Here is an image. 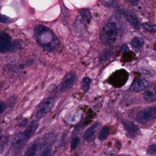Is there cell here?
Masks as SVG:
<instances>
[{"label": "cell", "mask_w": 156, "mask_h": 156, "mask_svg": "<svg viewBox=\"0 0 156 156\" xmlns=\"http://www.w3.org/2000/svg\"><path fill=\"white\" fill-rule=\"evenodd\" d=\"M34 36L38 44L48 52L55 51L60 45L58 39L52 31L43 25L37 26L34 28Z\"/></svg>", "instance_id": "1"}, {"label": "cell", "mask_w": 156, "mask_h": 156, "mask_svg": "<svg viewBox=\"0 0 156 156\" xmlns=\"http://www.w3.org/2000/svg\"><path fill=\"white\" fill-rule=\"evenodd\" d=\"M118 35V29L116 24L109 23L104 26L101 31L100 39L103 44L110 45L116 41Z\"/></svg>", "instance_id": "2"}, {"label": "cell", "mask_w": 156, "mask_h": 156, "mask_svg": "<svg viewBox=\"0 0 156 156\" xmlns=\"http://www.w3.org/2000/svg\"><path fill=\"white\" fill-rule=\"evenodd\" d=\"M19 42H12L11 37L4 32H0V53H7L15 52L19 47Z\"/></svg>", "instance_id": "3"}, {"label": "cell", "mask_w": 156, "mask_h": 156, "mask_svg": "<svg viewBox=\"0 0 156 156\" xmlns=\"http://www.w3.org/2000/svg\"><path fill=\"white\" fill-rule=\"evenodd\" d=\"M91 16L90 11L83 10L78 13L74 23L76 30H82L90 22Z\"/></svg>", "instance_id": "4"}, {"label": "cell", "mask_w": 156, "mask_h": 156, "mask_svg": "<svg viewBox=\"0 0 156 156\" xmlns=\"http://www.w3.org/2000/svg\"><path fill=\"white\" fill-rule=\"evenodd\" d=\"M156 108L151 106L141 111L137 115V120L141 124H146L156 118Z\"/></svg>", "instance_id": "5"}, {"label": "cell", "mask_w": 156, "mask_h": 156, "mask_svg": "<svg viewBox=\"0 0 156 156\" xmlns=\"http://www.w3.org/2000/svg\"><path fill=\"white\" fill-rule=\"evenodd\" d=\"M54 99L52 98H48L42 101L39 104L36 114V118H42L46 114L49 112L54 106Z\"/></svg>", "instance_id": "6"}, {"label": "cell", "mask_w": 156, "mask_h": 156, "mask_svg": "<svg viewBox=\"0 0 156 156\" xmlns=\"http://www.w3.org/2000/svg\"><path fill=\"white\" fill-rule=\"evenodd\" d=\"M76 75L74 72H71L67 74L60 86V91L62 93H66L73 87L76 80Z\"/></svg>", "instance_id": "7"}, {"label": "cell", "mask_w": 156, "mask_h": 156, "mask_svg": "<svg viewBox=\"0 0 156 156\" xmlns=\"http://www.w3.org/2000/svg\"><path fill=\"white\" fill-rule=\"evenodd\" d=\"M101 125L99 122H95L91 126L83 135L84 140L88 142L92 141L96 136L98 133L101 128Z\"/></svg>", "instance_id": "8"}, {"label": "cell", "mask_w": 156, "mask_h": 156, "mask_svg": "<svg viewBox=\"0 0 156 156\" xmlns=\"http://www.w3.org/2000/svg\"><path fill=\"white\" fill-rule=\"evenodd\" d=\"M149 87V83L144 79H138L135 80L130 86L131 91L141 92Z\"/></svg>", "instance_id": "9"}, {"label": "cell", "mask_w": 156, "mask_h": 156, "mask_svg": "<svg viewBox=\"0 0 156 156\" xmlns=\"http://www.w3.org/2000/svg\"><path fill=\"white\" fill-rule=\"evenodd\" d=\"M127 20L134 28L136 30H140L141 28V24L135 14L131 11H127L125 13Z\"/></svg>", "instance_id": "10"}, {"label": "cell", "mask_w": 156, "mask_h": 156, "mask_svg": "<svg viewBox=\"0 0 156 156\" xmlns=\"http://www.w3.org/2000/svg\"><path fill=\"white\" fill-rule=\"evenodd\" d=\"M29 140L23 132H21L14 136L12 140V145L15 148H18L24 145Z\"/></svg>", "instance_id": "11"}, {"label": "cell", "mask_w": 156, "mask_h": 156, "mask_svg": "<svg viewBox=\"0 0 156 156\" xmlns=\"http://www.w3.org/2000/svg\"><path fill=\"white\" fill-rule=\"evenodd\" d=\"M144 99L145 101L149 103L155 102L156 99V86L151 85L148 90L144 93Z\"/></svg>", "instance_id": "12"}, {"label": "cell", "mask_w": 156, "mask_h": 156, "mask_svg": "<svg viewBox=\"0 0 156 156\" xmlns=\"http://www.w3.org/2000/svg\"><path fill=\"white\" fill-rule=\"evenodd\" d=\"M38 147L37 142H33L30 144L19 156H36Z\"/></svg>", "instance_id": "13"}, {"label": "cell", "mask_w": 156, "mask_h": 156, "mask_svg": "<svg viewBox=\"0 0 156 156\" xmlns=\"http://www.w3.org/2000/svg\"><path fill=\"white\" fill-rule=\"evenodd\" d=\"M39 127V123L37 121H33L30 125L26 128L23 133L27 138L30 139L34 134Z\"/></svg>", "instance_id": "14"}, {"label": "cell", "mask_w": 156, "mask_h": 156, "mask_svg": "<svg viewBox=\"0 0 156 156\" xmlns=\"http://www.w3.org/2000/svg\"><path fill=\"white\" fill-rule=\"evenodd\" d=\"M144 44V41L143 39L141 38H136L133 39L131 42V45L132 47L135 49L137 52L140 50L141 47L143 46Z\"/></svg>", "instance_id": "15"}, {"label": "cell", "mask_w": 156, "mask_h": 156, "mask_svg": "<svg viewBox=\"0 0 156 156\" xmlns=\"http://www.w3.org/2000/svg\"><path fill=\"white\" fill-rule=\"evenodd\" d=\"M110 134V128L109 127H105L101 130L98 138L100 141H104L108 138Z\"/></svg>", "instance_id": "16"}, {"label": "cell", "mask_w": 156, "mask_h": 156, "mask_svg": "<svg viewBox=\"0 0 156 156\" xmlns=\"http://www.w3.org/2000/svg\"><path fill=\"white\" fill-rule=\"evenodd\" d=\"M91 83L92 81L90 78L88 77L84 78L82 81V86L83 90L84 92L87 93L89 90Z\"/></svg>", "instance_id": "17"}, {"label": "cell", "mask_w": 156, "mask_h": 156, "mask_svg": "<svg viewBox=\"0 0 156 156\" xmlns=\"http://www.w3.org/2000/svg\"><path fill=\"white\" fill-rule=\"evenodd\" d=\"M9 138L8 136L0 134V153H2L8 144Z\"/></svg>", "instance_id": "18"}, {"label": "cell", "mask_w": 156, "mask_h": 156, "mask_svg": "<svg viewBox=\"0 0 156 156\" xmlns=\"http://www.w3.org/2000/svg\"><path fill=\"white\" fill-rule=\"evenodd\" d=\"M141 72L146 77H152L155 75V74L154 70L148 68H142L141 69Z\"/></svg>", "instance_id": "19"}, {"label": "cell", "mask_w": 156, "mask_h": 156, "mask_svg": "<svg viewBox=\"0 0 156 156\" xmlns=\"http://www.w3.org/2000/svg\"><path fill=\"white\" fill-rule=\"evenodd\" d=\"M142 27L148 32L154 33L156 32V26L155 25H151L148 23H143Z\"/></svg>", "instance_id": "20"}, {"label": "cell", "mask_w": 156, "mask_h": 156, "mask_svg": "<svg viewBox=\"0 0 156 156\" xmlns=\"http://www.w3.org/2000/svg\"><path fill=\"white\" fill-rule=\"evenodd\" d=\"M13 20L9 17L4 15L0 14V23H13Z\"/></svg>", "instance_id": "21"}, {"label": "cell", "mask_w": 156, "mask_h": 156, "mask_svg": "<svg viewBox=\"0 0 156 156\" xmlns=\"http://www.w3.org/2000/svg\"><path fill=\"white\" fill-rule=\"evenodd\" d=\"M52 149L49 146L45 147L39 156H52Z\"/></svg>", "instance_id": "22"}, {"label": "cell", "mask_w": 156, "mask_h": 156, "mask_svg": "<svg viewBox=\"0 0 156 156\" xmlns=\"http://www.w3.org/2000/svg\"><path fill=\"white\" fill-rule=\"evenodd\" d=\"M79 142H80V138L78 137H75L72 140L71 142V145H70V148L72 150H73L76 148L79 144Z\"/></svg>", "instance_id": "23"}, {"label": "cell", "mask_w": 156, "mask_h": 156, "mask_svg": "<svg viewBox=\"0 0 156 156\" xmlns=\"http://www.w3.org/2000/svg\"><path fill=\"white\" fill-rule=\"evenodd\" d=\"M156 144L151 145L149 147L148 149V154L149 155H153L156 153Z\"/></svg>", "instance_id": "24"}, {"label": "cell", "mask_w": 156, "mask_h": 156, "mask_svg": "<svg viewBox=\"0 0 156 156\" xmlns=\"http://www.w3.org/2000/svg\"><path fill=\"white\" fill-rule=\"evenodd\" d=\"M112 52L110 49L105 50L103 52V55L102 58L105 60V59H108L109 57H111V55Z\"/></svg>", "instance_id": "25"}, {"label": "cell", "mask_w": 156, "mask_h": 156, "mask_svg": "<svg viewBox=\"0 0 156 156\" xmlns=\"http://www.w3.org/2000/svg\"><path fill=\"white\" fill-rule=\"evenodd\" d=\"M5 103L3 101L0 100V114L4 112L5 110Z\"/></svg>", "instance_id": "26"}, {"label": "cell", "mask_w": 156, "mask_h": 156, "mask_svg": "<svg viewBox=\"0 0 156 156\" xmlns=\"http://www.w3.org/2000/svg\"><path fill=\"white\" fill-rule=\"evenodd\" d=\"M131 5L133 6H136L139 3V0H127Z\"/></svg>", "instance_id": "27"}, {"label": "cell", "mask_w": 156, "mask_h": 156, "mask_svg": "<svg viewBox=\"0 0 156 156\" xmlns=\"http://www.w3.org/2000/svg\"><path fill=\"white\" fill-rule=\"evenodd\" d=\"M0 1H1V0H0Z\"/></svg>", "instance_id": "28"}]
</instances>
